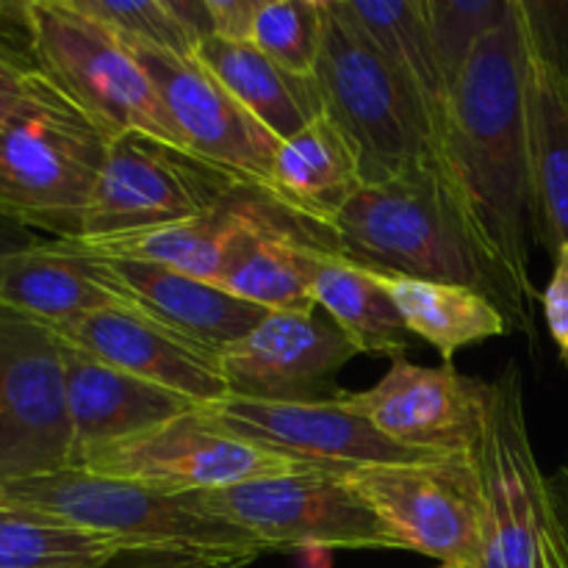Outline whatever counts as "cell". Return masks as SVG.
I'll return each instance as SVG.
<instances>
[{
	"label": "cell",
	"instance_id": "1",
	"mask_svg": "<svg viewBox=\"0 0 568 568\" xmlns=\"http://www.w3.org/2000/svg\"><path fill=\"white\" fill-rule=\"evenodd\" d=\"M527 39L521 0L480 42L449 92L442 172L516 297L541 303L530 272V150H527Z\"/></svg>",
	"mask_w": 568,
	"mask_h": 568
},
{
	"label": "cell",
	"instance_id": "2",
	"mask_svg": "<svg viewBox=\"0 0 568 568\" xmlns=\"http://www.w3.org/2000/svg\"><path fill=\"white\" fill-rule=\"evenodd\" d=\"M327 231L333 247L355 264L483 294L536 347V314L488 258L438 164L361 186Z\"/></svg>",
	"mask_w": 568,
	"mask_h": 568
},
{
	"label": "cell",
	"instance_id": "3",
	"mask_svg": "<svg viewBox=\"0 0 568 568\" xmlns=\"http://www.w3.org/2000/svg\"><path fill=\"white\" fill-rule=\"evenodd\" d=\"M0 505L100 532L131 560L164 568H242L272 549L183 497L83 469L0 486Z\"/></svg>",
	"mask_w": 568,
	"mask_h": 568
},
{
	"label": "cell",
	"instance_id": "4",
	"mask_svg": "<svg viewBox=\"0 0 568 568\" xmlns=\"http://www.w3.org/2000/svg\"><path fill=\"white\" fill-rule=\"evenodd\" d=\"M111 139L37 70L0 131V211L53 242H78Z\"/></svg>",
	"mask_w": 568,
	"mask_h": 568
},
{
	"label": "cell",
	"instance_id": "5",
	"mask_svg": "<svg viewBox=\"0 0 568 568\" xmlns=\"http://www.w3.org/2000/svg\"><path fill=\"white\" fill-rule=\"evenodd\" d=\"M314 81L325 114L355 150L364 186L438 164L436 142L414 94L336 0H325Z\"/></svg>",
	"mask_w": 568,
	"mask_h": 568
},
{
	"label": "cell",
	"instance_id": "6",
	"mask_svg": "<svg viewBox=\"0 0 568 568\" xmlns=\"http://www.w3.org/2000/svg\"><path fill=\"white\" fill-rule=\"evenodd\" d=\"M37 70L111 136L144 133L181 148L170 114L131 44L72 0L26 3Z\"/></svg>",
	"mask_w": 568,
	"mask_h": 568
},
{
	"label": "cell",
	"instance_id": "7",
	"mask_svg": "<svg viewBox=\"0 0 568 568\" xmlns=\"http://www.w3.org/2000/svg\"><path fill=\"white\" fill-rule=\"evenodd\" d=\"M477 466L488 505L483 568H568V538L532 449L525 381L514 364L491 383Z\"/></svg>",
	"mask_w": 568,
	"mask_h": 568
},
{
	"label": "cell",
	"instance_id": "8",
	"mask_svg": "<svg viewBox=\"0 0 568 568\" xmlns=\"http://www.w3.org/2000/svg\"><path fill=\"white\" fill-rule=\"evenodd\" d=\"M347 477L403 552H419L447 568L486 564L488 505L477 458L369 466Z\"/></svg>",
	"mask_w": 568,
	"mask_h": 568
},
{
	"label": "cell",
	"instance_id": "9",
	"mask_svg": "<svg viewBox=\"0 0 568 568\" xmlns=\"http://www.w3.org/2000/svg\"><path fill=\"white\" fill-rule=\"evenodd\" d=\"M183 499L253 532L272 552L297 547L403 552L349 477L336 471L300 469Z\"/></svg>",
	"mask_w": 568,
	"mask_h": 568
},
{
	"label": "cell",
	"instance_id": "10",
	"mask_svg": "<svg viewBox=\"0 0 568 568\" xmlns=\"http://www.w3.org/2000/svg\"><path fill=\"white\" fill-rule=\"evenodd\" d=\"M242 186L247 183L186 150L144 133H120L109 144L78 242L133 236L211 214Z\"/></svg>",
	"mask_w": 568,
	"mask_h": 568
},
{
	"label": "cell",
	"instance_id": "11",
	"mask_svg": "<svg viewBox=\"0 0 568 568\" xmlns=\"http://www.w3.org/2000/svg\"><path fill=\"white\" fill-rule=\"evenodd\" d=\"M64 342L0 308V486L70 469Z\"/></svg>",
	"mask_w": 568,
	"mask_h": 568
},
{
	"label": "cell",
	"instance_id": "12",
	"mask_svg": "<svg viewBox=\"0 0 568 568\" xmlns=\"http://www.w3.org/2000/svg\"><path fill=\"white\" fill-rule=\"evenodd\" d=\"M200 414L227 436L303 469L353 475L369 466L447 458L388 442L369 422L344 408L338 397L327 403H270L227 394L200 405Z\"/></svg>",
	"mask_w": 568,
	"mask_h": 568
},
{
	"label": "cell",
	"instance_id": "13",
	"mask_svg": "<svg viewBox=\"0 0 568 568\" xmlns=\"http://www.w3.org/2000/svg\"><path fill=\"white\" fill-rule=\"evenodd\" d=\"M75 469L114 477V480L142 483L161 494L183 497V494L222 491L261 477L292 475L303 466L288 464L227 436L211 425L200 408H194L192 414L83 455Z\"/></svg>",
	"mask_w": 568,
	"mask_h": 568
},
{
	"label": "cell",
	"instance_id": "14",
	"mask_svg": "<svg viewBox=\"0 0 568 568\" xmlns=\"http://www.w3.org/2000/svg\"><path fill=\"white\" fill-rule=\"evenodd\" d=\"M148 70L186 153L266 194L281 139L194 55L128 42Z\"/></svg>",
	"mask_w": 568,
	"mask_h": 568
},
{
	"label": "cell",
	"instance_id": "15",
	"mask_svg": "<svg viewBox=\"0 0 568 568\" xmlns=\"http://www.w3.org/2000/svg\"><path fill=\"white\" fill-rule=\"evenodd\" d=\"M491 383L464 375L453 364L416 366L392 361V369L366 392H342L338 403L369 422L399 447L430 455L477 458Z\"/></svg>",
	"mask_w": 568,
	"mask_h": 568
},
{
	"label": "cell",
	"instance_id": "16",
	"mask_svg": "<svg viewBox=\"0 0 568 568\" xmlns=\"http://www.w3.org/2000/svg\"><path fill=\"white\" fill-rule=\"evenodd\" d=\"M527 39V150L532 239L568 247V3L521 0Z\"/></svg>",
	"mask_w": 568,
	"mask_h": 568
},
{
	"label": "cell",
	"instance_id": "17",
	"mask_svg": "<svg viewBox=\"0 0 568 568\" xmlns=\"http://www.w3.org/2000/svg\"><path fill=\"white\" fill-rule=\"evenodd\" d=\"M358 349L322 311H272L247 336L220 349L231 394L270 403H327L333 375Z\"/></svg>",
	"mask_w": 568,
	"mask_h": 568
},
{
	"label": "cell",
	"instance_id": "18",
	"mask_svg": "<svg viewBox=\"0 0 568 568\" xmlns=\"http://www.w3.org/2000/svg\"><path fill=\"white\" fill-rule=\"evenodd\" d=\"M50 331L81 353L139 381L181 394L194 405L216 403L231 394L222 375L220 353L166 331L139 311H98Z\"/></svg>",
	"mask_w": 568,
	"mask_h": 568
},
{
	"label": "cell",
	"instance_id": "19",
	"mask_svg": "<svg viewBox=\"0 0 568 568\" xmlns=\"http://www.w3.org/2000/svg\"><path fill=\"white\" fill-rule=\"evenodd\" d=\"M78 244V242H75ZM81 247V244H78ZM83 250V247H81ZM89 253V250H83ZM92 255L103 275L131 300L139 314L150 316L166 331L220 353L227 344L247 336L270 311L233 297L222 286L166 266L142 264L128 258H105Z\"/></svg>",
	"mask_w": 568,
	"mask_h": 568
},
{
	"label": "cell",
	"instance_id": "20",
	"mask_svg": "<svg viewBox=\"0 0 568 568\" xmlns=\"http://www.w3.org/2000/svg\"><path fill=\"white\" fill-rule=\"evenodd\" d=\"M64 381L72 427L70 469L81 464L83 455L105 444L139 436L150 427H159L200 408L192 399L125 375L67 342Z\"/></svg>",
	"mask_w": 568,
	"mask_h": 568
},
{
	"label": "cell",
	"instance_id": "21",
	"mask_svg": "<svg viewBox=\"0 0 568 568\" xmlns=\"http://www.w3.org/2000/svg\"><path fill=\"white\" fill-rule=\"evenodd\" d=\"M277 209L261 189L242 186L225 205L194 220L133 236L103 239V242H78L83 250L105 258H128L142 264L166 266L183 275L200 277L220 286L227 261L239 244Z\"/></svg>",
	"mask_w": 568,
	"mask_h": 568
},
{
	"label": "cell",
	"instance_id": "22",
	"mask_svg": "<svg viewBox=\"0 0 568 568\" xmlns=\"http://www.w3.org/2000/svg\"><path fill=\"white\" fill-rule=\"evenodd\" d=\"M0 308L48 327L98 311H136L75 242H48L0 264Z\"/></svg>",
	"mask_w": 568,
	"mask_h": 568
},
{
	"label": "cell",
	"instance_id": "23",
	"mask_svg": "<svg viewBox=\"0 0 568 568\" xmlns=\"http://www.w3.org/2000/svg\"><path fill=\"white\" fill-rule=\"evenodd\" d=\"M364 186L355 150L327 114L281 142L266 197L308 225L331 227Z\"/></svg>",
	"mask_w": 568,
	"mask_h": 568
},
{
	"label": "cell",
	"instance_id": "24",
	"mask_svg": "<svg viewBox=\"0 0 568 568\" xmlns=\"http://www.w3.org/2000/svg\"><path fill=\"white\" fill-rule=\"evenodd\" d=\"M303 258L311 300L331 316L358 355L405 358L410 333L369 266L344 258L327 244H305Z\"/></svg>",
	"mask_w": 568,
	"mask_h": 568
},
{
	"label": "cell",
	"instance_id": "25",
	"mask_svg": "<svg viewBox=\"0 0 568 568\" xmlns=\"http://www.w3.org/2000/svg\"><path fill=\"white\" fill-rule=\"evenodd\" d=\"M305 244H327L333 239L327 227L308 225L277 205L233 253L220 286L233 297L253 303L264 311H320L311 300L305 275ZM336 250V247H333Z\"/></svg>",
	"mask_w": 568,
	"mask_h": 568
},
{
	"label": "cell",
	"instance_id": "26",
	"mask_svg": "<svg viewBox=\"0 0 568 568\" xmlns=\"http://www.w3.org/2000/svg\"><path fill=\"white\" fill-rule=\"evenodd\" d=\"M342 14L381 50L383 59L392 64L399 81L405 83L425 116L433 133L442 166V139L449 114V87L447 75L438 61L430 28H427L422 0H336Z\"/></svg>",
	"mask_w": 568,
	"mask_h": 568
},
{
	"label": "cell",
	"instance_id": "27",
	"mask_svg": "<svg viewBox=\"0 0 568 568\" xmlns=\"http://www.w3.org/2000/svg\"><path fill=\"white\" fill-rule=\"evenodd\" d=\"M194 59L209 67L222 87L264 122L281 142L325 114L314 78H297L261 53L253 42H225L209 37L197 44Z\"/></svg>",
	"mask_w": 568,
	"mask_h": 568
},
{
	"label": "cell",
	"instance_id": "28",
	"mask_svg": "<svg viewBox=\"0 0 568 568\" xmlns=\"http://www.w3.org/2000/svg\"><path fill=\"white\" fill-rule=\"evenodd\" d=\"M372 272L392 297L410 336L436 347L444 364H453L458 349L508 336L510 325L503 311L471 288L416 281V277L392 275V272Z\"/></svg>",
	"mask_w": 568,
	"mask_h": 568
},
{
	"label": "cell",
	"instance_id": "29",
	"mask_svg": "<svg viewBox=\"0 0 568 568\" xmlns=\"http://www.w3.org/2000/svg\"><path fill=\"white\" fill-rule=\"evenodd\" d=\"M125 558L100 532L0 505V568H109Z\"/></svg>",
	"mask_w": 568,
	"mask_h": 568
},
{
	"label": "cell",
	"instance_id": "30",
	"mask_svg": "<svg viewBox=\"0 0 568 568\" xmlns=\"http://www.w3.org/2000/svg\"><path fill=\"white\" fill-rule=\"evenodd\" d=\"M325 0H261L253 44L297 78H314L322 50Z\"/></svg>",
	"mask_w": 568,
	"mask_h": 568
},
{
	"label": "cell",
	"instance_id": "31",
	"mask_svg": "<svg viewBox=\"0 0 568 568\" xmlns=\"http://www.w3.org/2000/svg\"><path fill=\"white\" fill-rule=\"evenodd\" d=\"M510 9L514 0H422V11L449 87L458 81L483 39L491 37L508 20Z\"/></svg>",
	"mask_w": 568,
	"mask_h": 568
},
{
	"label": "cell",
	"instance_id": "32",
	"mask_svg": "<svg viewBox=\"0 0 568 568\" xmlns=\"http://www.w3.org/2000/svg\"><path fill=\"white\" fill-rule=\"evenodd\" d=\"M72 3L125 42L194 55L192 39L172 14L170 0H72Z\"/></svg>",
	"mask_w": 568,
	"mask_h": 568
},
{
	"label": "cell",
	"instance_id": "33",
	"mask_svg": "<svg viewBox=\"0 0 568 568\" xmlns=\"http://www.w3.org/2000/svg\"><path fill=\"white\" fill-rule=\"evenodd\" d=\"M33 72H37V64H33L31 55L20 53L11 44V39L3 31V17H0V131L20 109Z\"/></svg>",
	"mask_w": 568,
	"mask_h": 568
},
{
	"label": "cell",
	"instance_id": "34",
	"mask_svg": "<svg viewBox=\"0 0 568 568\" xmlns=\"http://www.w3.org/2000/svg\"><path fill=\"white\" fill-rule=\"evenodd\" d=\"M541 314L560 361L568 366V247L552 255V277L541 292Z\"/></svg>",
	"mask_w": 568,
	"mask_h": 568
},
{
	"label": "cell",
	"instance_id": "35",
	"mask_svg": "<svg viewBox=\"0 0 568 568\" xmlns=\"http://www.w3.org/2000/svg\"><path fill=\"white\" fill-rule=\"evenodd\" d=\"M261 0H205L211 37L225 42H253V22Z\"/></svg>",
	"mask_w": 568,
	"mask_h": 568
},
{
	"label": "cell",
	"instance_id": "36",
	"mask_svg": "<svg viewBox=\"0 0 568 568\" xmlns=\"http://www.w3.org/2000/svg\"><path fill=\"white\" fill-rule=\"evenodd\" d=\"M53 242L50 236H44V233L33 231V227L22 225V222L11 220L9 214H3L0 211V264L9 258H14V255L20 253H28V250H37L42 247V244Z\"/></svg>",
	"mask_w": 568,
	"mask_h": 568
},
{
	"label": "cell",
	"instance_id": "37",
	"mask_svg": "<svg viewBox=\"0 0 568 568\" xmlns=\"http://www.w3.org/2000/svg\"><path fill=\"white\" fill-rule=\"evenodd\" d=\"M549 488H552L555 508H558V516L560 521H564V530L568 538V458L549 475Z\"/></svg>",
	"mask_w": 568,
	"mask_h": 568
},
{
	"label": "cell",
	"instance_id": "38",
	"mask_svg": "<svg viewBox=\"0 0 568 568\" xmlns=\"http://www.w3.org/2000/svg\"><path fill=\"white\" fill-rule=\"evenodd\" d=\"M436 568H447V566H436Z\"/></svg>",
	"mask_w": 568,
	"mask_h": 568
}]
</instances>
